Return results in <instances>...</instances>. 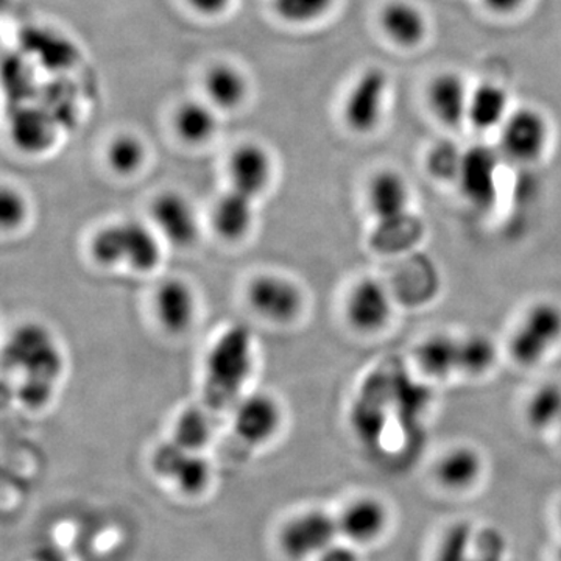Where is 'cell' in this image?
Segmentation results:
<instances>
[{"mask_svg": "<svg viewBox=\"0 0 561 561\" xmlns=\"http://www.w3.org/2000/svg\"><path fill=\"white\" fill-rule=\"evenodd\" d=\"M247 301L251 311L275 324H289L297 320L305 306L298 284L278 273H262L251 279L247 287Z\"/></svg>", "mask_w": 561, "mask_h": 561, "instance_id": "cell-8", "label": "cell"}, {"mask_svg": "<svg viewBox=\"0 0 561 561\" xmlns=\"http://www.w3.org/2000/svg\"><path fill=\"white\" fill-rule=\"evenodd\" d=\"M341 537L354 546L373 545L381 540L390 526L386 502L373 496L351 501L337 518Z\"/></svg>", "mask_w": 561, "mask_h": 561, "instance_id": "cell-14", "label": "cell"}, {"mask_svg": "<svg viewBox=\"0 0 561 561\" xmlns=\"http://www.w3.org/2000/svg\"><path fill=\"white\" fill-rule=\"evenodd\" d=\"M153 311L162 330L171 334H183L190 330L197 316V297L186 280L165 279L154 291Z\"/></svg>", "mask_w": 561, "mask_h": 561, "instance_id": "cell-16", "label": "cell"}, {"mask_svg": "<svg viewBox=\"0 0 561 561\" xmlns=\"http://www.w3.org/2000/svg\"><path fill=\"white\" fill-rule=\"evenodd\" d=\"M147 150L138 136L124 133L114 136L106 147V164L121 176L135 175L146 162Z\"/></svg>", "mask_w": 561, "mask_h": 561, "instance_id": "cell-26", "label": "cell"}, {"mask_svg": "<svg viewBox=\"0 0 561 561\" xmlns=\"http://www.w3.org/2000/svg\"><path fill=\"white\" fill-rule=\"evenodd\" d=\"M153 230L162 241L175 247H191L201 232L194 206L179 192H162L150 206Z\"/></svg>", "mask_w": 561, "mask_h": 561, "instance_id": "cell-13", "label": "cell"}, {"mask_svg": "<svg viewBox=\"0 0 561 561\" xmlns=\"http://www.w3.org/2000/svg\"><path fill=\"white\" fill-rule=\"evenodd\" d=\"M210 465L201 453H187L173 472L171 481L176 489L187 496H197L208 489L210 482Z\"/></svg>", "mask_w": 561, "mask_h": 561, "instance_id": "cell-29", "label": "cell"}, {"mask_svg": "<svg viewBox=\"0 0 561 561\" xmlns=\"http://www.w3.org/2000/svg\"><path fill=\"white\" fill-rule=\"evenodd\" d=\"M551 139V127L541 111L513 110L500 128V153L516 164L540 161Z\"/></svg>", "mask_w": 561, "mask_h": 561, "instance_id": "cell-6", "label": "cell"}, {"mask_svg": "<svg viewBox=\"0 0 561 561\" xmlns=\"http://www.w3.org/2000/svg\"><path fill=\"white\" fill-rule=\"evenodd\" d=\"M559 518H560V524H561V507H560V512H559Z\"/></svg>", "mask_w": 561, "mask_h": 561, "instance_id": "cell-39", "label": "cell"}, {"mask_svg": "<svg viewBox=\"0 0 561 561\" xmlns=\"http://www.w3.org/2000/svg\"><path fill=\"white\" fill-rule=\"evenodd\" d=\"M343 313L350 327L359 334H378L393 319V297L386 284L367 276L351 287Z\"/></svg>", "mask_w": 561, "mask_h": 561, "instance_id": "cell-9", "label": "cell"}, {"mask_svg": "<svg viewBox=\"0 0 561 561\" xmlns=\"http://www.w3.org/2000/svg\"><path fill=\"white\" fill-rule=\"evenodd\" d=\"M231 190L242 192L256 201L271 186L273 161L265 147L243 142L230 154L227 165Z\"/></svg>", "mask_w": 561, "mask_h": 561, "instance_id": "cell-15", "label": "cell"}, {"mask_svg": "<svg viewBox=\"0 0 561 561\" xmlns=\"http://www.w3.org/2000/svg\"><path fill=\"white\" fill-rule=\"evenodd\" d=\"M28 208L27 201L20 191L5 186L0 195V221L3 230H16L25 221Z\"/></svg>", "mask_w": 561, "mask_h": 561, "instance_id": "cell-34", "label": "cell"}, {"mask_svg": "<svg viewBox=\"0 0 561 561\" xmlns=\"http://www.w3.org/2000/svg\"><path fill=\"white\" fill-rule=\"evenodd\" d=\"M254 198L231 190L225 192L214 203L210 221H213L214 230L225 241L238 242L250 234L254 225Z\"/></svg>", "mask_w": 561, "mask_h": 561, "instance_id": "cell-20", "label": "cell"}, {"mask_svg": "<svg viewBox=\"0 0 561 561\" xmlns=\"http://www.w3.org/2000/svg\"><path fill=\"white\" fill-rule=\"evenodd\" d=\"M485 461L482 454L468 445L454 446L443 454L435 465L437 482L453 493L474 489L481 481Z\"/></svg>", "mask_w": 561, "mask_h": 561, "instance_id": "cell-19", "label": "cell"}, {"mask_svg": "<svg viewBox=\"0 0 561 561\" xmlns=\"http://www.w3.org/2000/svg\"><path fill=\"white\" fill-rule=\"evenodd\" d=\"M335 0H273V9L280 20L305 25L319 21L334 7Z\"/></svg>", "mask_w": 561, "mask_h": 561, "instance_id": "cell-32", "label": "cell"}, {"mask_svg": "<svg viewBox=\"0 0 561 561\" xmlns=\"http://www.w3.org/2000/svg\"><path fill=\"white\" fill-rule=\"evenodd\" d=\"M527 0H483L486 9L496 14H513L523 9Z\"/></svg>", "mask_w": 561, "mask_h": 561, "instance_id": "cell-37", "label": "cell"}, {"mask_svg": "<svg viewBox=\"0 0 561 561\" xmlns=\"http://www.w3.org/2000/svg\"><path fill=\"white\" fill-rule=\"evenodd\" d=\"M191 9L205 16H217L230 7L231 0H186Z\"/></svg>", "mask_w": 561, "mask_h": 561, "instance_id": "cell-36", "label": "cell"}, {"mask_svg": "<svg viewBox=\"0 0 561 561\" xmlns=\"http://www.w3.org/2000/svg\"><path fill=\"white\" fill-rule=\"evenodd\" d=\"M3 364L20 379L58 383L65 359L57 339L41 323H22L11 332L3 348Z\"/></svg>", "mask_w": 561, "mask_h": 561, "instance_id": "cell-3", "label": "cell"}, {"mask_svg": "<svg viewBox=\"0 0 561 561\" xmlns=\"http://www.w3.org/2000/svg\"><path fill=\"white\" fill-rule=\"evenodd\" d=\"M390 80L381 68L365 69L357 77L343 102L346 127L356 135H370L379 127L389 98Z\"/></svg>", "mask_w": 561, "mask_h": 561, "instance_id": "cell-7", "label": "cell"}, {"mask_svg": "<svg viewBox=\"0 0 561 561\" xmlns=\"http://www.w3.org/2000/svg\"><path fill=\"white\" fill-rule=\"evenodd\" d=\"M561 343V306L542 300L534 302L516 323L508 339V354L519 367L542 364Z\"/></svg>", "mask_w": 561, "mask_h": 561, "instance_id": "cell-4", "label": "cell"}, {"mask_svg": "<svg viewBox=\"0 0 561 561\" xmlns=\"http://www.w3.org/2000/svg\"><path fill=\"white\" fill-rule=\"evenodd\" d=\"M500 150L472 146L463 151V161L456 180L463 202L476 213H490L496 206L501 187Z\"/></svg>", "mask_w": 561, "mask_h": 561, "instance_id": "cell-5", "label": "cell"}, {"mask_svg": "<svg viewBox=\"0 0 561 561\" xmlns=\"http://www.w3.org/2000/svg\"><path fill=\"white\" fill-rule=\"evenodd\" d=\"M254 365L253 337L232 327L213 343L205 360V398L214 411L238 404Z\"/></svg>", "mask_w": 561, "mask_h": 561, "instance_id": "cell-1", "label": "cell"}, {"mask_svg": "<svg viewBox=\"0 0 561 561\" xmlns=\"http://www.w3.org/2000/svg\"><path fill=\"white\" fill-rule=\"evenodd\" d=\"M474 529L467 523H459L443 535L435 561H472Z\"/></svg>", "mask_w": 561, "mask_h": 561, "instance_id": "cell-33", "label": "cell"}, {"mask_svg": "<svg viewBox=\"0 0 561 561\" xmlns=\"http://www.w3.org/2000/svg\"><path fill=\"white\" fill-rule=\"evenodd\" d=\"M205 92L214 108L234 110L245 101L249 84L241 70L231 65L213 66L205 77Z\"/></svg>", "mask_w": 561, "mask_h": 561, "instance_id": "cell-24", "label": "cell"}, {"mask_svg": "<svg viewBox=\"0 0 561 561\" xmlns=\"http://www.w3.org/2000/svg\"><path fill=\"white\" fill-rule=\"evenodd\" d=\"M559 430L561 431V426L559 427Z\"/></svg>", "mask_w": 561, "mask_h": 561, "instance_id": "cell-40", "label": "cell"}, {"mask_svg": "<svg viewBox=\"0 0 561 561\" xmlns=\"http://www.w3.org/2000/svg\"><path fill=\"white\" fill-rule=\"evenodd\" d=\"M341 537L337 518L323 511L294 516L279 531V546L289 559L319 557Z\"/></svg>", "mask_w": 561, "mask_h": 561, "instance_id": "cell-10", "label": "cell"}, {"mask_svg": "<svg viewBox=\"0 0 561 561\" xmlns=\"http://www.w3.org/2000/svg\"><path fill=\"white\" fill-rule=\"evenodd\" d=\"M412 191L402 173L382 169L367 184V206L375 227H389L413 217Z\"/></svg>", "mask_w": 561, "mask_h": 561, "instance_id": "cell-11", "label": "cell"}, {"mask_svg": "<svg viewBox=\"0 0 561 561\" xmlns=\"http://www.w3.org/2000/svg\"><path fill=\"white\" fill-rule=\"evenodd\" d=\"M217 114L209 102L186 101L181 103L173 116V128L183 142L201 146L208 142L217 131Z\"/></svg>", "mask_w": 561, "mask_h": 561, "instance_id": "cell-23", "label": "cell"}, {"mask_svg": "<svg viewBox=\"0 0 561 561\" xmlns=\"http://www.w3.org/2000/svg\"><path fill=\"white\" fill-rule=\"evenodd\" d=\"M511 113L508 92L501 84L485 81L471 90L467 122H470L476 130H500Z\"/></svg>", "mask_w": 561, "mask_h": 561, "instance_id": "cell-22", "label": "cell"}, {"mask_svg": "<svg viewBox=\"0 0 561 561\" xmlns=\"http://www.w3.org/2000/svg\"><path fill=\"white\" fill-rule=\"evenodd\" d=\"M415 359L420 371L427 378L443 381L460 376V337L443 332L430 335L416 346Z\"/></svg>", "mask_w": 561, "mask_h": 561, "instance_id": "cell-21", "label": "cell"}, {"mask_svg": "<svg viewBox=\"0 0 561 561\" xmlns=\"http://www.w3.org/2000/svg\"><path fill=\"white\" fill-rule=\"evenodd\" d=\"M463 151L453 140H440L435 144L426 157L427 173L442 183L456 184L463 161Z\"/></svg>", "mask_w": 561, "mask_h": 561, "instance_id": "cell-30", "label": "cell"}, {"mask_svg": "<svg viewBox=\"0 0 561 561\" xmlns=\"http://www.w3.org/2000/svg\"><path fill=\"white\" fill-rule=\"evenodd\" d=\"M13 139L28 153H39L50 146V125L38 113H25L13 125Z\"/></svg>", "mask_w": 561, "mask_h": 561, "instance_id": "cell-31", "label": "cell"}, {"mask_svg": "<svg viewBox=\"0 0 561 561\" xmlns=\"http://www.w3.org/2000/svg\"><path fill=\"white\" fill-rule=\"evenodd\" d=\"M213 437V420L202 408H187L176 419L172 440L184 449L201 453Z\"/></svg>", "mask_w": 561, "mask_h": 561, "instance_id": "cell-27", "label": "cell"}, {"mask_svg": "<svg viewBox=\"0 0 561 561\" xmlns=\"http://www.w3.org/2000/svg\"><path fill=\"white\" fill-rule=\"evenodd\" d=\"M317 561H362L360 552L351 542H337L324 549Z\"/></svg>", "mask_w": 561, "mask_h": 561, "instance_id": "cell-35", "label": "cell"}, {"mask_svg": "<svg viewBox=\"0 0 561 561\" xmlns=\"http://www.w3.org/2000/svg\"><path fill=\"white\" fill-rule=\"evenodd\" d=\"M470 95L467 81L456 72L438 73L427 88L431 111L446 127H459L467 122Z\"/></svg>", "mask_w": 561, "mask_h": 561, "instance_id": "cell-18", "label": "cell"}, {"mask_svg": "<svg viewBox=\"0 0 561 561\" xmlns=\"http://www.w3.org/2000/svg\"><path fill=\"white\" fill-rule=\"evenodd\" d=\"M90 254L101 267H128L149 273L161 264L162 239L149 225L136 220L117 221L94 232Z\"/></svg>", "mask_w": 561, "mask_h": 561, "instance_id": "cell-2", "label": "cell"}, {"mask_svg": "<svg viewBox=\"0 0 561 561\" xmlns=\"http://www.w3.org/2000/svg\"><path fill=\"white\" fill-rule=\"evenodd\" d=\"M283 424L279 402L267 393L242 397L232 412V430L249 446L265 445L275 438Z\"/></svg>", "mask_w": 561, "mask_h": 561, "instance_id": "cell-12", "label": "cell"}, {"mask_svg": "<svg viewBox=\"0 0 561 561\" xmlns=\"http://www.w3.org/2000/svg\"><path fill=\"white\" fill-rule=\"evenodd\" d=\"M553 561H561V546H560V548H559V551H557V553H556V560H553Z\"/></svg>", "mask_w": 561, "mask_h": 561, "instance_id": "cell-38", "label": "cell"}, {"mask_svg": "<svg viewBox=\"0 0 561 561\" xmlns=\"http://www.w3.org/2000/svg\"><path fill=\"white\" fill-rule=\"evenodd\" d=\"M379 27L391 43L402 49L419 47L430 31L426 14L411 0H390L383 3L379 11Z\"/></svg>", "mask_w": 561, "mask_h": 561, "instance_id": "cell-17", "label": "cell"}, {"mask_svg": "<svg viewBox=\"0 0 561 561\" xmlns=\"http://www.w3.org/2000/svg\"><path fill=\"white\" fill-rule=\"evenodd\" d=\"M460 376L486 375L497 360V348L489 335H460Z\"/></svg>", "mask_w": 561, "mask_h": 561, "instance_id": "cell-28", "label": "cell"}, {"mask_svg": "<svg viewBox=\"0 0 561 561\" xmlns=\"http://www.w3.org/2000/svg\"><path fill=\"white\" fill-rule=\"evenodd\" d=\"M526 421L538 432L561 426V383L546 382L534 390L526 404Z\"/></svg>", "mask_w": 561, "mask_h": 561, "instance_id": "cell-25", "label": "cell"}]
</instances>
